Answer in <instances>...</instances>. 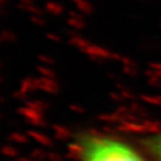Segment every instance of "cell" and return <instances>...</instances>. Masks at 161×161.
Segmentation results:
<instances>
[{
    "mask_svg": "<svg viewBox=\"0 0 161 161\" xmlns=\"http://www.w3.org/2000/svg\"><path fill=\"white\" fill-rule=\"evenodd\" d=\"M80 147L83 161H144L131 147L113 139L84 136Z\"/></svg>",
    "mask_w": 161,
    "mask_h": 161,
    "instance_id": "1",
    "label": "cell"
},
{
    "mask_svg": "<svg viewBox=\"0 0 161 161\" xmlns=\"http://www.w3.org/2000/svg\"><path fill=\"white\" fill-rule=\"evenodd\" d=\"M36 84H37V88L48 93H56L58 91V84L49 77H42L39 80H36Z\"/></svg>",
    "mask_w": 161,
    "mask_h": 161,
    "instance_id": "2",
    "label": "cell"
},
{
    "mask_svg": "<svg viewBox=\"0 0 161 161\" xmlns=\"http://www.w3.org/2000/svg\"><path fill=\"white\" fill-rule=\"evenodd\" d=\"M146 144L159 159V161H161V134L148 139L146 141Z\"/></svg>",
    "mask_w": 161,
    "mask_h": 161,
    "instance_id": "3",
    "label": "cell"
},
{
    "mask_svg": "<svg viewBox=\"0 0 161 161\" xmlns=\"http://www.w3.org/2000/svg\"><path fill=\"white\" fill-rule=\"evenodd\" d=\"M84 52L87 53L90 56H95V57L98 58H106V57H110V56H113L105 48L100 47V46H94V45H90Z\"/></svg>",
    "mask_w": 161,
    "mask_h": 161,
    "instance_id": "4",
    "label": "cell"
},
{
    "mask_svg": "<svg viewBox=\"0 0 161 161\" xmlns=\"http://www.w3.org/2000/svg\"><path fill=\"white\" fill-rule=\"evenodd\" d=\"M67 23L69 26L74 28H83L84 27V21H83V18L80 17L78 14L76 13H69V18H68Z\"/></svg>",
    "mask_w": 161,
    "mask_h": 161,
    "instance_id": "5",
    "label": "cell"
},
{
    "mask_svg": "<svg viewBox=\"0 0 161 161\" xmlns=\"http://www.w3.org/2000/svg\"><path fill=\"white\" fill-rule=\"evenodd\" d=\"M73 3L80 11H83L86 14L93 11V6L91 5V3H88L87 0H73Z\"/></svg>",
    "mask_w": 161,
    "mask_h": 161,
    "instance_id": "6",
    "label": "cell"
},
{
    "mask_svg": "<svg viewBox=\"0 0 161 161\" xmlns=\"http://www.w3.org/2000/svg\"><path fill=\"white\" fill-rule=\"evenodd\" d=\"M46 10L48 13L53 14V15H60L64 11V8L62 5H59L56 1H48L46 3Z\"/></svg>",
    "mask_w": 161,
    "mask_h": 161,
    "instance_id": "7",
    "label": "cell"
},
{
    "mask_svg": "<svg viewBox=\"0 0 161 161\" xmlns=\"http://www.w3.org/2000/svg\"><path fill=\"white\" fill-rule=\"evenodd\" d=\"M37 69L39 70V73L43 75V77H49V78H53L55 74L52 72V69L47 67H44V66H38Z\"/></svg>",
    "mask_w": 161,
    "mask_h": 161,
    "instance_id": "8",
    "label": "cell"
},
{
    "mask_svg": "<svg viewBox=\"0 0 161 161\" xmlns=\"http://www.w3.org/2000/svg\"><path fill=\"white\" fill-rule=\"evenodd\" d=\"M39 59L43 62V63H46V64H53V59L48 56H39Z\"/></svg>",
    "mask_w": 161,
    "mask_h": 161,
    "instance_id": "9",
    "label": "cell"
},
{
    "mask_svg": "<svg viewBox=\"0 0 161 161\" xmlns=\"http://www.w3.org/2000/svg\"><path fill=\"white\" fill-rule=\"evenodd\" d=\"M3 39H6V40H11V38H13V39H15V35H14V34H11V33H7V31H3Z\"/></svg>",
    "mask_w": 161,
    "mask_h": 161,
    "instance_id": "10",
    "label": "cell"
},
{
    "mask_svg": "<svg viewBox=\"0 0 161 161\" xmlns=\"http://www.w3.org/2000/svg\"><path fill=\"white\" fill-rule=\"evenodd\" d=\"M21 5H33V0H20Z\"/></svg>",
    "mask_w": 161,
    "mask_h": 161,
    "instance_id": "11",
    "label": "cell"
},
{
    "mask_svg": "<svg viewBox=\"0 0 161 161\" xmlns=\"http://www.w3.org/2000/svg\"><path fill=\"white\" fill-rule=\"evenodd\" d=\"M57 35H54V34H48V37L52 38V39H55V40H58V37H56Z\"/></svg>",
    "mask_w": 161,
    "mask_h": 161,
    "instance_id": "12",
    "label": "cell"
}]
</instances>
